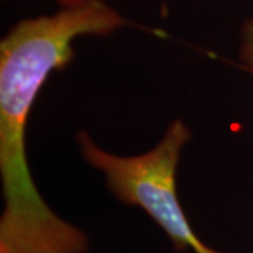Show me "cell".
<instances>
[{
    "instance_id": "6da1fadb",
    "label": "cell",
    "mask_w": 253,
    "mask_h": 253,
    "mask_svg": "<svg viewBox=\"0 0 253 253\" xmlns=\"http://www.w3.org/2000/svg\"><path fill=\"white\" fill-rule=\"evenodd\" d=\"M128 26L104 0L23 18L0 41V253H84L86 234L58 217L30 172L28 117L44 83L75 59V41Z\"/></svg>"
},
{
    "instance_id": "7a4b0ae2",
    "label": "cell",
    "mask_w": 253,
    "mask_h": 253,
    "mask_svg": "<svg viewBox=\"0 0 253 253\" xmlns=\"http://www.w3.org/2000/svg\"><path fill=\"white\" fill-rule=\"evenodd\" d=\"M191 136L190 126L176 118L152 149L135 156L103 149L86 129L78 131L76 144L87 165L104 174L110 193L121 204L145 211L176 251L222 253L211 249L193 231L177 196V168Z\"/></svg>"
},
{
    "instance_id": "3957f363",
    "label": "cell",
    "mask_w": 253,
    "mask_h": 253,
    "mask_svg": "<svg viewBox=\"0 0 253 253\" xmlns=\"http://www.w3.org/2000/svg\"><path fill=\"white\" fill-rule=\"evenodd\" d=\"M238 58L242 69L253 75V18L245 20L239 34Z\"/></svg>"
},
{
    "instance_id": "277c9868",
    "label": "cell",
    "mask_w": 253,
    "mask_h": 253,
    "mask_svg": "<svg viewBox=\"0 0 253 253\" xmlns=\"http://www.w3.org/2000/svg\"><path fill=\"white\" fill-rule=\"evenodd\" d=\"M56 1L61 9H65V7H76V6H81V4H84L90 0H54Z\"/></svg>"
}]
</instances>
